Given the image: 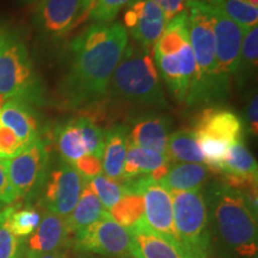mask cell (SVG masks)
<instances>
[{
  "instance_id": "cell-47",
  "label": "cell",
  "mask_w": 258,
  "mask_h": 258,
  "mask_svg": "<svg viewBox=\"0 0 258 258\" xmlns=\"http://www.w3.org/2000/svg\"><path fill=\"white\" fill-rule=\"evenodd\" d=\"M80 257H82V256H80ZM82 258H85V257H82Z\"/></svg>"
},
{
  "instance_id": "cell-15",
  "label": "cell",
  "mask_w": 258,
  "mask_h": 258,
  "mask_svg": "<svg viewBox=\"0 0 258 258\" xmlns=\"http://www.w3.org/2000/svg\"><path fill=\"white\" fill-rule=\"evenodd\" d=\"M70 238L66 218L43 211L40 224L24 243V257L36 258L66 247Z\"/></svg>"
},
{
  "instance_id": "cell-41",
  "label": "cell",
  "mask_w": 258,
  "mask_h": 258,
  "mask_svg": "<svg viewBox=\"0 0 258 258\" xmlns=\"http://www.w3.org/2000/svg\"><path fill=\"white\" fill-rule=\"evenodd\" d=\"M36 258H70V254L66 247H62V249L53 251V252L46 254H42V256H38Z\"/></svg>"
},
{
  "instance_id": "cell-11",
  "label": "cell",
  "mask_w": 258,
  "mask_h": 258,
  "mask_svg": "<svg viewBox=\"0 0 258 258\" xmlns=\"http://www.w3.org/2000/svg\"><path fill=\"white\" fill-rule=\"evenodd\" d=\"M86 180L71 164L60 160L48 171L42 186L41 205L43 211L67 218L76 207Z\"/></svg>"
},
{
  "instance_id": "cell-1",
  "label": "cell",
  "mask_w": 258,
  "mask_h": 258,
  "mask_svg": "<svg viewBox=\"0 0 258 258\" xmlns=\"http://www.w3.org/2000/svg\"><path fill=\"white\" fill-rule=\"evenodd\" d=\"M128 42L127 29L118 22L96 23L74 38L70 69L59 90L63 105L80 109L101 102Z\"/></svg>"
},
{
  "instance_id": "cell-27",
  "label": "cell",
  "mask_w": 258,
  "mask_h": 258,
  "mask_svg": "<svg viewBox=\"0 0 258 258\" xmlns=\"http://www.w3.org/2000/svg\"><path fill=\"white\" fill-rule=\"evenodd\" d=\"M166 154L171 163L205 164L198 138L191 129H180L170 134Z\"/></svg>"
},
{
  "instance_id": "cell-8",
  "label": "cell",
  "mask_w": 258,
  "mask_h": 258,
  "mask_svg": "<svg viewBox=\"0 0 258 258\" xmlns=\"http://www.w3.org/2000/svg\"><path fill=\"white\" fill-rule=\"evenodd\" d=\"M74 247L80 252L104 258L133 254L134 246L127 228L118 225L106 212L101 219L74 234Z\"/></svg>"
},
{
  "instance_id": "cell-5",
  "label": "cell",
  "mask_w": 258,
  "mask_h": 258,
  "mask_svg": "<svg viewBox=\"0 0 258 258\" xmlns=\"http://www.w3.org/2000/svg\"><path fill=\"white\" fill-rule=\"evenodd\" d=\"M0 95L30 104L43 102V86L17 34L0 29Z\"/></svg>"
},
{
  "instance_id": "cell-30",
  "label": "cell",
  "mask_w": 258,
  "mask_h": 258,
  "mask_svg": "<svg viewBox=\"0 0 258 258\" xmlns=\"http://www.w3.org/2000/svg\"><path fill=\"white\" fill-rule=\"evenodd\" d=\"M220 11L240 25L244 30H250L257 27L258 23V8H253L241 0H219L215 5Z\"/></svg>"
},
{
  "instance_id": "cell-28",
  "label": "cell",
  "mask_w": 258,
  "mask_h": 258,
  "mask_svg": "<svg viewBox=\"0 0 258 258\" xmlns=\"http://www.w3.org/2000/svg\"><path fill=\"white\" fill-rule=\"evenodd\" d=\"M108 213L112 220L129 230L144 219L145 205L143 194L125 189L123 196Z\"/></svg>"
},
{
  "instance_id": "cell-14",
  "label": "cell",
  "mask_w": 258,
  "mask_h": 258,
  "mask_svg": "<svg viewBox=\"0 0 258 258\" xmlns=\"http://www.w3.org/2000/svg\"><path fill=\"white\" fill-rule=\"evenodd\" d=\"M153 60L176 101L186 103L196 71L195 59L190 43L172 55H153Z\"/></svg>"
},
{
  "instance_id": "cell-10",
  "label": "cell",
  "mask_w": 258,
  "mask_h": 258,
  "mask_svg": "<svg viewBox=\"0 0 258 258\" xmlns=\"http://www.w3.org/2000/svg\"><path fill=\"white\" fill-rule=\"evenodd\" d=\"M211 8L215 41L217 78L221 90L226 96H228L230 82L237 72L241 43L246 30L228 18L218 8L213 5Z\"/></svg>"
},
{
  "instance_id": "cell-4",
  "label": "cell",
  "mask_w": 258,
  "mask_h": 258,
  "mask_svg": "<svg viewBox=\"0 0 258 258\" xmlns=\"http://www.w3.org/2000/svg\"><path fill=\"white\" fill-rule=\"evenodd\" d=\"M108 92L129 105L145 108L167 106L153 53L139 46L137 42H128L112 74Z\"/></svg>"
},
{
  "instance_id": "cell-29",
  "label": "cell",
  "mask_w": 258,
  "mask_h": 258,
  "mask_svg": "<svg viewBox=\"0 0 258 258\" xmlns=\"http://www.w3.org/2000/svg\"><path fill=\"white\" fill-rule=\"evenodd\" d=\"M258 62V27L246 31L241 43L239 62L235 72L237 84L243 88L249 80L256 77Z\"/></svg>"
},
{
  "instance_id": "cell-25",
  "label": "cell",
  "mask_w": 258,
  "mask_h": 258,
  "mask_svg": "<svg viewBox=\"0 0 258 258\" xmlns=\"http://www.w3.org/2000/svg\"><path fill=\"white\" fill-rule=\"evenodd\" d=\"M54 139L61 160L71 165L88 154L82 132L77 124L76 118H71L64 123L57 125L54 131Z\"/></svg>"
},
{
  "instance_id": "cell-6",
  "label": "cell",
  "mask_w": 258,
  "mask_h": 258,
  "mask_svg": "<svg viewBox=\"0 0 258 258\" xmlns=\"http://www.w3.org/2000/svg\"><path fill=\"white\" fill-rule=\"evenodd\" d=\"M170 192L177 241L192 258L209 257L212 233L205 192L202 190Z\"/></svg>"
},
{
  "instance_id": "cell-45",
  "label": "cell",
  "mask_w": 258,
  "mask_h": 258,
  "mask_svg": "<svg viewBox=\"0 0 258 258\" xmlns=\"http://www.w3.org/2000/svg\"><path fill=\"white\" fill-rule=\"evenodd\" d=\"M5 207H6V205H5V203H3L2 201H0V212H2L3 209H4Z\"/></svg>"
},
{
  "instance_id": "cell-22",
  "label": "cell",
  "mask_w": 258,
  "mask_h": 258,
  "mask_svg": "<svg viewBox=\"0 0 258 258\" xmlns=\"http://www.w3.org/2000/svg\"><path fill=\"white\" fill-rule=\"evenodd\" d=\"M170 164L171 160L165 153L128 145L121 182L138 177L151 176L157 170Z\"/></svg>"
},
{
  "instance_id": "cell-16",
  "label": "cell",
  "mask_w": 258,
  "mask_h": 258,
  "mask_svg": "<svg viewBox=\"0 0 258 258\" xmlns=\"http://www.w3.org/2000/svg\"><path fill=\"white\" fill-rule=\"evenodd\" d=\"M194 132L196 135L217 139L231 146L243 140L245 128L243 121L233 111L224 108H208L198 117Z\"/></svg>"
},
{
  "instance_id": "cell-31",
  "label": "cell",
  "mask_w": 258,
  "mask_h": 258,
  "mask_svg": "<svg viewBox=\"0 0 258 258\" xmlns=\"http://www.w3.org/2000/svg\"><path fill=\"white\" fill-rule=\"evenodd\" d=\"M88 182L106 212L114 207L125 191L123 183L109 178L104 175L97 176Z\"/></svg>"
},
{
  "instance_id": "cell-20",
  "label": "cell",
  "mask_w": 258,
  "mask_h": 258,
  "mask_svg": "<svg viewBox=\"0 0 258 258\" xmlns=\"http://www.w3.org/2000/svg\"><path fill=\"white\" fill-rule=\"evenodd\" d=\"M129 145V128L117 124L104 132V150L102 169L104 176L121 182L122 172Z\"/></svg>"
},
{
  "instance_id": "cell-44",
  "label": "cell",
  "mask_w": 258,
  "mask_h": 258,
  "mask_svg": "<svg viewBox=\"0 0 258 258\" xmlns=\"http://www.w3.org/2000/svg\"><path fill=\"white\" fill-rule=\"evenodd\" d=\"M118 258H141L140 256H137V254H127V256L118 257Z\"/></svg>"
},
{
  "instance_id": "cell-48",
  "label": "cell",
  "mask_w": 258,
  "mask_h": 258,
  "mask_svg": "<svg viewBox=\"0 0 258 258\" xmlns=\"http://www.w3.org/2000/svg\"><path fill=\"white\" fill-rule=\"evenodd\" d=\"M23 258H25V257H24V256H23Z\"/></svg>"
},
{
  "instance_id": "cell-19",
  "label": "cell",
  "mask_w": 258,
  "mask_h": 258,
  "mask_svg": "<svg viewBox=\"0 0 258 258\" xmlns=\"http://www.w3.org/2000/svg\"><path fill=\"white\" fill-rule=\"evenodd\" d=\"M0 124L11 129L27 145L41 138L40 121L30 103L8 99L0 109Z\"/></svg>"
},
{
  "instance_id": "cell-32",
  "label": "cell",
  "mask_w": 258,
  "mask_h": 258,
  "mask_svg": "<svg viewBox=\"0 0 258 258\" xmlns=\"http://www.w3.org/2000/svg\"><path fill=\"white\" fill-rule=\"evenodd\" d=\"M196 138L202 156L205 158V165L213 172L220 173L230 145L206 135H196Z\"/></svg>"
},
{
  "instance_id": "cell-3",
  "label": "cell",
  "mask_w": 258,
  "mask_h": 258,
  "mask_svg": "<svg viewBox=\"0 0 258 258\" xmlns=\"http://www.w3.org/2000/svg\"><path fill=\"white\" fill-rule=\"evenodd\" d=\"M189 43L195 59L196 71L186 105L224 101L226 96L217 78L215 41L213 31L212 8L209 4L186 0Z\"/></svg>"
},
{
  "instance_id": "cell-12",
  "label": "cell",
  "mask_w": 258,
  "mask_h": 258,
  "mask_svg": "<svg viewBox=\"0 0 258 258\" xmlns=\"http://www.w3.org/2000/svg\"><path fill=\"white\" fill-rule=\"evenodd\" d=\"M124 188L143 194L144 219L151 230L176 239L173 227V208L170 190L151 179L148 176L122 180ZM177 240V239H176Z\"/></svg>"
},
{
  "instance_id": "cell-13",
  "label": "cell",
  "mask_w": 258,
  "mask_h": 258,
  "mask_svg": "<svg viewBox=\"0 0 258 258\" xmlns=\"http://www.w3.org/2000/svg\"><path fill=\"white\" fill-rule=\"evenodd\" d=\"M124 25L134 42L153 53V48L167 24L163 11L152 0H133L127 6Z\"/></svg>"
},
{
  "instance_id": "cell-46",
  "label": "cell",
  "mask_w": 258,
  "mask_h": 258,
  "mask_svg": "<svg viewBox=\"0 0 258 258\" xmlns=\"http://www.w3.org/2000/svg\"><path fill=\"white\" fill-rule=\"evenodd\" d=\"M206 258H215V257H212V256H209V257H206Z\"/></svg>"
},
{
  "instance_id": "cell-9",
  "label": "cell",
  "mask_w": 258,
  "mask_h": 258,
  "mask_svg": "<svg viewBox=\"0 0 258 258\" xmlns=\"http://www.w3.org/2000/svg\"><path fill=\"white\" fill-rule=\"evenodd\" d=\"M97 0H41L35 9L34 23L50 40L66 36L79 24L89 21Z\"/></svg>"
},
{
  "instance_id": "cell-18",
  "label": "cell",
  "mask_w": 258,
  "mask_h": 258,
  "mask_svg": "<svg viewBox=\"0 0 258 258\" xmlns=\"http://www.w3.org/2000/svg\"><path fill=\"white\" fill-rule=\"evenodd\" d=\"M171 124L170 118L164 115L140 116L129 132V145L166 154Z\"/></svg>"
},
{
  "instance_id": "cell-42",
  "label": "cell",
  "mask_w": 258,
  "mask_h": 258,
  "mask_svg": "<svg viewBox=\"0 0 258 258\" xmlns=\"http://www.w3.org/2000/svg\"><path fill=\"white\" fill-rule=\"evenodd\" d=\"M241 2L246 3V4L253 6V8H258V0H241Z\"/></svg>"
},
{
  "instance_id": "cell-39",
  "label": "cell",
  "mask_w": 258,
  "mask_h": 258,
  "mask_svg": "<svg viewBox=\"0 0 258 258\" xmlns=\"http://www.w3.org/2000/svg\"><path fill=\"white\" fill-rule=\"evenodd\" d=\"M244 128L251 135L257 137L258 133V98L257 92L251 93L249 102H247L246 108H245V121Z\"/></svg>"
},
{
  "instance_id": "cell-26",
  "label": "cell",
  "mask_w": 258,
  "mask_h": 258,
  "mask_svg": "<svg viewBox=\"0 0 258 258\" xmlns=\"http://www.w3.org/2000/svg\"><path fill=\"white\" fill-rule=\"evenodd\" d=\"M41 214L34 207L22 205H14L5 207L0 212V227L8 228L16 237L23 238L29 237L32 232L36 230L40 224Z\"/></svg>"
},
{
  "instance_id": "cell-34",
  "label": "cell",
  "mask_w": 258,
  "mask_h": 258,
  "mask_svg": "<svg viewBox=\"0 0 258 258\" xmlns=\"http://www.w3.org/2000/svg\"><path fill=\"white\" fill-rule=\"evenodd\" d=\"M133 0H97L90 12L89 19L97 23H110L122 9L128 6Z\"/></svg>"
},
{
  "instance_id": "cell-7",
  "label": "cell",
  "mask_w": 258,
  "mask_h": 258,
  "mask_svg": "<svg viewBox=\"0 0 258 258\" xmlns=\"http://www.w3.org/2000/svg\"><path fill=\"white\" fill-rule=\"evenodd\" d=\"M10 182L18 199H31L42 190L49 171V151L42 139L32 141L12 159H6Z\"/></svg>"
},
{
  "instance_id": "cell-40",
  "label": "cell",
  "mask_w": 258,
  "mask_h": 258,
  "mask_svg": "<svg viewBox=\"0 0 258 258\" xmlns=\"http://www.w3.org/2000/svg\"><path fill=\"white\" fill-rule=\"evenodd\" d=\"M152 2L163 11L166 22H170L186 8V0H152Z\"/></svg>"
},
{
  "instance_id": "cell-43",
  "label": "cell",
  "mask_w": 258,
  "mask_h": 258,
  "mask_svg": "<svg viewBox=\"0 0 258 258\" xmlns=\"http://www.w3.org/2000/svg\"><path fill=\"white\" fill-rule=\"evenodd\" d=\"M196 2L205 3V4H209V5H215L219 2V0H196Z\"/></svg>"
},
{
  "instance_id": "cell-23",
  "label": "cell",
  "mask_w": 258,
  "mask_h": 258,
  "mask_svg": "<svg viewBox=\"0 0 258 258\" xmlns=\"http://www.w3.org/2000/svg\"><path fill=\"white\" fill-rule=\"evenodd\" d=\"M105 213L106 211L103 207L102 202L99 201V199L97 198L95 191L86 180L76 207L66 218V225L70 235H74L77 232L88 227L89 225L101 219Z\"/></svg>"
},
{
  "instance_id": "cell-33",
  "label": "cell",
  "mask_w": 258,
  "mask_h": 258,
  "mask_svg": "<svg viewBox=\"0 0 258 258\" xmlns=\"http://www.w3.org/2000/svg\"><path fill=\"white\" fill-rule=\"evenodd\" d=\"M76 121L82 132L88 153L102 158L104 150V132L89 116H78Z\"/></svg>"
},
{
  "instance_id": "cell-35",
  "label": "cell",
  "mask_w": 258,
  "mask_h": 258,
  "mask_svg": "<svg viewBox=\"0 0 258 258\" xmlns=\"http://www.w3.org/2000/svg\"><path fill=\"white\" fill-rule=\"evenodd\" d=\"M24 243L8 228L0 227V258H23Z\"/></svg>"
},
{
  "instance_id": "cell-37",
  "label": "cell",
  "mask_w": 258,
  "mask_h": 258,
  "mask_svg": "<svg viewBox=\"0 0 258 258\" xmlns=\"http://www.w3.org/2000/svg\"><path fill=\"white\" fill-rule=\"evenodd\" d=\"M72 166L80 173L85 180H90L95 177L102 175V158L93 156V154H85L77 161H74Z\"/></svg>"
},
{
  "instance_id": "cell-2",
  "label": "cell",
  "mask_w": 258,
  "mask_h": 258,
  "mask_svg": "<svg viewBox=\"0 0 258 258\" xmlns=\"http://www.w3.org/2000/svg\"><path fill=\"white\" fill-rule=\"evenodd\" d=\"M209 227L217 241L235 258H257V205L239 190L214 182L205 192Z\"/></svg>"
},
{
  "instance_id": "cell-17",
  "label": "cell",
  "mask_w": 258,
  "mask_h": 258,
  "mask_svg": "<svg viewBox=\"0 0 258 258\" xmlns=\"http://www.w3.org/2000/svg\"><path fill=\"white\" fill-rule=\"evenodd\" d=\"M128 231L133 240V254L141 258H192L176 239L151 230L145 219Z\"/></svg>"
},
{
  "instance_id": "cell-21",
  "label": "cell",
  "mask_w": 258,
  "mask_h": 258,
  "mask_svg": "<svg viewBox=\"0 0 258 258\" xmlns=\"http://www.w3.org/2000/svg\"><path fill=\"white\" fill-rule=\"evenodd\" d=\"M211 175V170L205 164L171 163L166 175L159 184L170 191H191L201 190Z\"/></svg>"
},
{
  "instance_id": "cell-36",
  "label": "cell",
  "mask_w": 258,
  "mask_h": 258,
  "mask_svg": "<svg viewBox=\"0 0 258 258\" xmlns=\"http://www.w3.org/2000/svg\"><path fill=\"white\" fill-rule=\"evenodd\" d=\"M27 147L11 129L0 124V159H12Z\"/></svg>"
},
{
  "instance_id": "cell-38",
  "label": "cell",
  "mask_w": 258,
  "mask_h": 258,
  "mask_svg": "<svg viewBox=\"0 0 258 258\" xmlns=\"http://www.w3.org/2000/svg\"><path fill=\"white\" fill-rule=\"evenodd\" d=\"M18 200L17 194L10 182L6 159H0V201L5 205H11Z\"/></svg>"
},
{
  "instance_id": "cell-24",
  "label": "cell",
  "mask_w": 258,
  "mask_h": 258,
  "mask_svg": "<svg viewBox=\"0 0 258 258\" xmlns=\"http://www.w3.org/2000/svg\"><path fill=\"white\" fill-rule=\"evenodd\" d=\"M189 43L188 11L183 12L167 22L165 30L153 48V55L167 56L178 53Z\"/></svg>"
}]
</instances>
